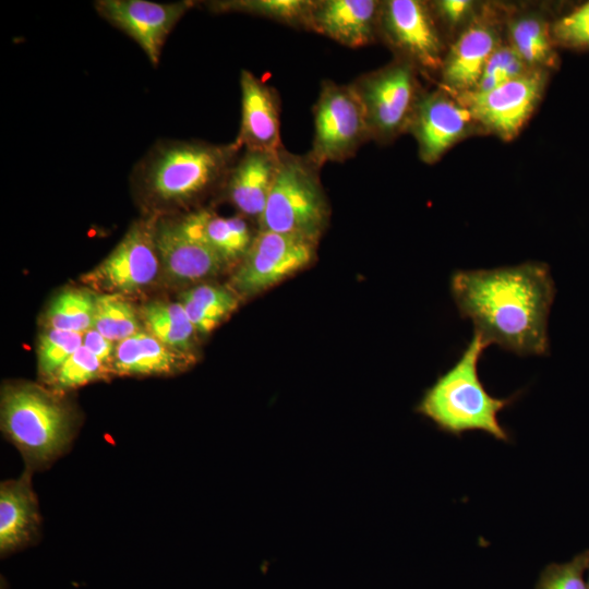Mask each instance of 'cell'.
Here are the masks:
<instances>
[{"label": "cell", "mask_w": 589, "mask_h": 589, "mask_svg": "<svg viewBox=\"0 0 589 589\" xmlns=\"http://www.w3.org/2000/svg\"><path fill=\"white\" fill-rule=\"evenodd\" d=\"M351 84L363 106L371 139L387 142L409 129L421 97L413 65L399 59Z\"/></svg>", "instance_id": "52a82bcc"}, {"label": "cell", "mask_w": 589, "mask_h": 589, "mask_svg": "<svg viewBox=\"0 0 589 589\" xmlns=\"http://www.w3.org/2000/svg\"><path fill=\"white\" fill-rule=\"evenodd\" d=\"M83 346L95 354L105 365L112 363L116 346L113 341L92 328L83 334Z\"/></svg>", "instance_id": "836d02e7"}, {"label": "cell", "mask_w": 589, "mask_h": 589, "mask_svg": "<svg viewBox=\"0 0 589 589\" xmlns=\"http://www.w3.org/2000/svg\"><path fill=\"white\" fill-rule=\"evenodd\" d=\"M1 428L19 448L29 471L47 468L74 436L71 408L56 395L31 384L8 386L1 395Z\"/></svg>", "instance_id": "277c9868"}, {"label": "cell", "mask_w": 589, "mask_h": 589, "mask_svg": "<svg viewBox=\"0 0 589 589\" xmlns=\"http://www.w3.org/2000/svg\"><path fill=\"white\" fill-rule=\"evenodd\" d=\"M105 373V364L82 345L61 365L51 382L58 389H73L101 378Z\"/></svg>", "instance_id": "f546056e"}, {"label": "cell", "mask_w": 589, "mask_h": 589, "mask_svg": "<svg viewBox=\"0 0 589 589\" xmlns=\"http://www.w3.org/2000/svg\"><path fill=\"white\" fill-rule=\"evenodd\" d=\"M28 469L15 480L0 486V551L13 552L28 545L38 537L40 515L32 489Z\"/></svg>", "instance_id": "d6986e66"}, {"label": "cell", "mask_w": 589, "mask_h": 589, "mask_svg": "<svg viewBox=\"0 0 589 589\" xmlns=\"http://www.w3.org/2000/svg\"><path fill=\"white\" fill-rule=\"evenodd\" d=\"M193 1L158 3L147 0H98L97 13L108 23L131 37L157 65L164 45Z\"/></svg>", "instance_id": "7c38bea8"}, {"label": "cell", "mask_w": 589, "mask_h": 589, "mask_svg": "<svg viewBox=\"0 0 589 589\" xmlns=\"http://www.w3.org/2000/svg\"><path fill=\"white\" fill-rule=\"evenodd\" d=\"M155 243L166 276L176 283H193L214 276L228 263L202 242L185 235L176 220L158 218Z\"/></svg>", "instance_id": "2e32d148"}, {"label": "cell", "mask_w": 589, "mask_h": 589, "mask_svg": "<svg viewBox=\"0 0 589 589\" xmlns=\"http://www.w3.org/2000/svg\"><path fill=\"white\" fill-rule=\"evenodd\" d=\"M545 84L544 70H532L490 91L458 93L474 121L504 140L514 139L537 107Z\"/></svg>", "instance_id": "9c48e42d"}, {"label": "cell", "mask_w": 589, "mask_h": 589, "mask_svg": "<svg viewBox=\"0 0 589 589\" xmlns=\"http://www.w3.org/2000/svg\"><path fill=\"white\" fill-rule=\"evenodd\" d=\"M96 297L83 289H67L50 302L45 322L48 328L84 334L93 328Z\"/></svg>", "instance_id": "484cf974"}, {"label": "cell", "mask_w": 589, "mask_h": 589, "mask_svg": "<svg viewBox=\"0 0 589 589\" xmlns=\"http://www.w3.org/2000/svg\"><path fill=\"white\" fill-rule=\"evenodd\" d=\"M588 563L589 550L566 563H551L542 569L536 589H587L585 572Z\"/></svg>", "instance_id": "4dcf8cb0"}, {"label": "cell", "mask_w": 589, "mask_h": 589, "mask_svg": "<svg viewBox=\"0 0 589 589\" xmlns=\"http://www.w3.org/2000/svg\"><path fill=\"white\" fill-rule=\"evenodd\" d=\"M587 572H588V577H587V589H589V563H588V567H587Z\"/></svg>", "instance_id": "e575fe53"}, {"label": "cell", "mask_w": 589, "mask_h": 589, "mask_svg": "<svg viewBox=\"0 0 589 589\" xmlns=\"http://www.w3.org/2000/svg\"><path fill=\"white\" fill-rule=\"evenodd\" d=\"M241 151L235 141L164 140L137 161L132 181L151 206H184L224 185Z\"/></svg>", "instance_id": "7a4b0ae2"}, {"label": "cell", "mask_w": 589, "mask_h": 589, "mask_svg": "<svg viewBox=\"0 0 589 589\" xmlns=\"http://www.w3.org/2000/svg\"><path fill=\"white\" fill-rule=\"evenodd\" d=\"M509 45L532 69L556 64V53L551 26L542 17L526 14L517 16L508 25Z\"/></svg>", "instance_id": "603a6c76"}, {"label": "cell", "mask_w": 589, "mask_h": 589, "mask_svg": "<svg viewBox=\"0 0 589 589\" xmlns=\"http://www.w3.org/2000/svg\"><path fill=\"white\" fill-rule=\"evenodd\" d=\"M199 334H208L238 306V293L231 288L214 285L192 287L179 301Z\"/></svg>", "instance_id": "7402d4cb"}, {"label": "cell", "mask_w": 589, "mask_h": 589, "mask_svg": "<svg viewBox=\"0 0 589 589\" xmlns=\"http://www.w3.org/2000/svg\"><path fill=\"white\" fill-rule=\"evenodd\" d=\"M93 328L118 342L140 333L139 317L133 306L118 293L96 297Z\"/></svg>", "instance_id": "4316f807"}, {"label": "cell", "mask_w": 589, "mask_h": 589, "mask_svg": "<svg viewBox=\"0 0 589 589\" xmlns=\"http://www.w3.org/2000/svg\"><path fill=\"white\" fill-rule=\"evenodd\" d=\"M434 7L440 16L453 26L465 22L473 12V2L468 0H441Z\"/></svg>", "instance_id": "d6a6232c"}, {"label": "cell", "mask_w": 589, "mask_h": 589, "mask_svg": "<svg viewBox=\"0 0 589 589\" xmlns=\"http://www.w3.org/2000/svg\"><path fill=\"white\" fill-rule=\"evenodd\" d=\"M381 1L313 0L308 31L349 48L364 47L378 35Z\"/></svg>", "instance_id": "9a60e30c"}, {"label": "cell", "mask_w": 589, "mask_h": 589, "mask_svg": "<svg viewBox=\"0 0 589 589\" xmlns=\"http://www.w3.org/2000/svg\"><path fill=\"white\" fill-rule=\"evenodd\" d=\"M450 292L459 314L490 346L518 356L549 352L548 320L555 297L550 267L541 262L456 271Z\"/></svg>", "instance_id": "6da1fadb"}, {"label": "cell", "mask_w": 589, "mask_h": 589, "mask_svg": "<svg viewBox=\"0 0 589 589\" xmlns=\"http://www.w3.org/2000/svg\"><path fill=\"white\" fill-rule=\"evenodd\" d=\"M83 345V334L47 328L39 337L37 347L38 370L52 380L61 365Z\"/></svg>", "instance_id": "83f0119b"}, {"label": "cell", "mask_w": 589, "mask_h": 589, "mask_svg": "<svg viewBox=\"0 0 589 589\" xmlns=\"http://www.w3.org/2000/svg\"><path fill=\"white\" fill-rule=\"evenodd\" d=\"M555 45L570 49H589V1L576 5L551 26Z\"/></svg>", "instance_id": "1f68e13d"}, {"label": "cell", "mask_w": 589, "mask_h": 589, "mask_svg": "<svg viewBox=\"0 0 589 589\" xmlns=\"http://www.w3.org/2000/svg\"><path fill=\"white\" fill-rule=\"evenodd\" d=\"M241 121L235 140L242 149L280 152V101L277 92L249 70L240 74Z\"/></svg>", "instance_id": "5bb4252c"}, {"label": "cell", "mask_w": 589, "mask_h": 589, "mask_svg": "<svg viewBox=\"0 0 589 589\" xmlns=\"http://www.w3.org/2000/svg\"><path fill=\"white\" fill-rule=\"evenodd\" d=\"M213 13H243L308 31L313 0H218L208 1Z\"/></svg>", "instance_id": "d4e9b609"}, {"label": "cell", "mask_w": 589, "mask_h": 589, "mask_svg": "<svg viewBox=\"0 0 589 589\" xmlns=\"http://www.w3.org/2000/svg\"><path fill=\"white\" fill-rule=\"evenodd\" d=\"M314 137L306 154L317 166L352 157L370 140L361 100L352 84L324 81L313 107Z\"/></svg>", "instance_id": "8992f818"}, {"label": "cell", "mask_w": 589, "mask_h": 589, "mask_svg": "<svg viewBox=\"0 0 589 589\" xmlns=\"http://www.w3.org/2000/svg\"><path fill=\"white\" fill-rule=\"evenodd\" d=\"M195 361L192 354L175 350L149 333L134 334L116 345L112 366L119 374H172Z\"/></svg>", "instance_id": "ffe728a7"}, {"label": "cell", "mask_w": 589, "mask_h": 589, "mask_svg": "<svg viewBox=\"0 0 589 589\" xmlns=\"http://www.w3.org/2000/svg\"><path fill=\"white\" fill-rule=\"evenodd\" d=\"M471 112L444 89L421 95L409 129L423 161L435 163L474 123Z\"/></svg>", "instance_id": "4fadbf2b"}, {"label": "cell", "mask_w": 589, "mask_h": 589, "mask_svg": "<svg viewBox=\"0 0 589 589\" xmlns=\"http://www.w3.org/2000/svg\"><path fill=\"white\" fill-rule=\"evenodd\" d=\"M532 70L537 69L530 68L510 45H500L489 58L480 81L472 91H490Z\"/></svg>", "instance_id": "f1b7e54d"}, {"label": "cell", "mask_w": 589, "mask_h": 589, "mask_svg": "<svg viewBox=\"0 0 589 589\" xmlns=\"http://www.w3.org/2000/svg\"><path fill=\"white\" fill-rule=\"evenodd\" d=\"M498 46L493 25L484 19L473 21L444 58L442 74L445 87L457 94L474 89L489 58Z\"/></svg>", "instance_id": "e0dca14e"}, {"label": "cell", "mask_w": 589, "mask_h": 589, "mask_svg": "<svg viewBox=\"0 0 589 589\" xmlns=\"http://www.w3.org/2000/svg\"><path fill=\"white\" fill-rule=\"evenodd\" d=\"M486 347L482 336L474 332L460 358L424 392L416 410L447 434L460 436L467 431H483L507 443L510 434L500 423L498 412L510 406L520 392L506 398L486 392L478 375V362Z\"/></svg>", "instance_id": "3957f363"}, {"label": "cell", "mask_w": 589, "mask_h": 589, "mask_svg": "<svg viewBox=\"0 0 589 589\" xmlns=\"http://www.w3.org/2000/svg\"><path fill=\"white\" fill-rule=\"evenodd\" d=\"M378 35L414 68L434 71L442 68L443 44L425 2L388 0L381 3Z\"/></svg>", "instance_id": "8fae6325"}, {"label": "cell", "mask_w": 589, "mask_h": 589, "mask_svg": "<svg viewBox=\"0 0 589 589\" xmlns=\"http://www.w3.org/2000/svg\"><path fill=\"white\" fill-rule=\"evenodd\" d=\"M314 247L299 237L259 230L232 276L231 289L253 296L276 285L308 265Z\"/></svg>", "instance_id": "30bf717a"}, {"label": "cell", "mask_w": 589, "mask_h": 589, "mask_svg": "<svg viewBox=\"0 0 589 589\" xmlns=\"http://www.w3.org/2000/svg\"><path fill=\"white\" fill-rule=\"evenodd\" d=\"M189 237L218 253L227 263L242 259L255 236L242 217H220L197 209L176 220Z\"/></svg>", "instance_id": "44dd1931"}, {"label": "cell", "mask_w": 589, "mask_h": 589, "mask_svg": "<svg viewBox=\"0 0 589 589\" xmlns=\"http://www.w3.org/2000/svg\"><path fill=\"white\" fill-rule=\"evenodd\" d=\"M320 169L308 155H294L283 148L265 208L257 221L259 230L316 243L328 218Z\"/></svg>", "instance_id": "5b68a950"}, {"label": "cell", "mask_w": 589, "mask_h": 589, "mask_svg": "<svg viewBox=\"0 0 589 589\" xmlns=\"http://www.w3.org/2000/svg\"><path fill=\"white\" fill-rule=\"evenodd\" d=\"M279 154L241 151L224 184L228 200L241 214L259 221L278 169Z\"/></svg>", "instance_id": "ac0fdd59"}, {"label": "cell", "mask_w": 589, "mask_h": 589, "mask_svg": "<svg viewBox=\"0 0 589 589\" xmlns=\"http://www.w3.org/2000/svg\"><path fill=\"white\" fill-rule=\"evenodd\" d=\"M158 217L136 220L109 255L83 276L84 283L107 293L139 291L157 277L159 257L155 243Z\"/></svg>", "instance_id": "ba28073f"}, {"label": "cell", "mask_w": 589, "mask_h": 589, "mask_svg": "<svg viewBox=\"0 0 589 589\" xmlns=\"http://www.w3.org/2000/svg\"><path fill=\"white\" fill-rule=\"evenodd\" d=\"M148 333L166 346L192 354L197 334L180 302L155 301L143 308Z\"/></svg>", "instance_id": "cb8c5ba5"}]
</instances>
